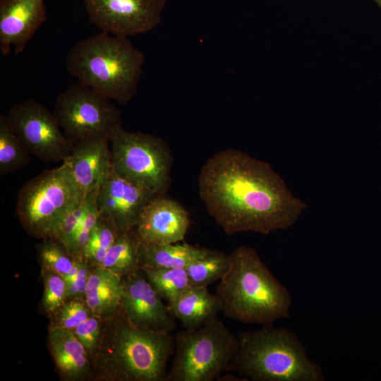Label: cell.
<instances>
[{
    "mask_svg": "<svg viewBox=\"0 0 381 381\" xmlns=\"http://www.w3.org/2000/svg\"><path fill=\"white\" fill-rule=\"evenodd\" d=\"M229 267V256L224 251L210 250L186 267L190 286L207 287L219 281Z\"/></svg>",
    "mask_w": 381,
    "mask_h": 381,
    "instance_id": "603a6c76",
    "label": "cell"
},
{
    "mask_svg": "<svg viewBox=\"0 0 381 381\" xmlns=\"http://www.w3.org/2000/svg\"><path fill=\"white\" fill-rule=\"evenodd\" d=\"M167 3V0H84L93 25L103 32L127 37L157 27Z\"/></svg>",
    "mask_w": 381,
    "mask_h": 381,
    "instance_id": "8fae6325",
    "label": "cell"
},
{
    "mask_svg": "<svg viewBox=\"0 0 381 381\" xmlns=\"http://www.w3.org/2000/svg\"><path fill=\"white\" fill-rule=\"evenodd\" d=\"M140 268L155 291L167 303L190 286L185 268Z\"/></svg>",
    "mask_w": 381,
    "mask_h": 381,
    "instance_id": "cb8c5ba5",
    "label": "cell"
},
{
    "mask_svg": "<svg viewBox=\"0 0 381 381\" xmlns=\"http://www.w3.org/2000/svg\"><path fill=\"white\" fill-rule=\"evenodd\" d=\"M175 346L166 381H213L230 371L238 346L236 336L218 317L174 334Z\"/></svg>",
    "mask_w": 381,
    "mask_h": 381,
    "instance_id": "8992f818",
    "label": "cell"
},
{
    "mask_svg": "<svg viewBox=\"0 0 381 381\" xmlns=\"http://www.w3.org/2000/svg\"><path fill=\"white\" fill-rule=\"evenodd\" d=\"M229 256V267L215 292L224 315L242 323L260 325L288 318L291 294L257 251L241 245Z\"/></svg>",
    "mask_w": 381,
    "mask_h": 381,
    "instance_id": "3957f363",
    "label": "cell"
},
{
    "mask_svg": "<svg viewBox=\"0 0 381 381\" xmlns=\"http://www.w3.org/2000/svg\"><path fill=\"white\" fill-rule=\"evenodd\" d=\"M96 197L97 193L86 195V211L76 229L75 234L69 248V252L74 258H81L83 250L100 217L99 212L97 205Z\"/></svg>",
    "mask_w": 381,
    "mask_h": 381,
    "instance_id": "f1b7e54d",
    "label": "cell"
},
{
    "mask_svg": "<svg viewBox=\"0 0 381 381\" xmlns=\"http://www.w3.org/2000/svg\"><path fill=\"white\" fill-rule=\"evenodd\" d=\"M156 196L119 176L113 169L97 193L100 217L112 221L119 231L134 229L145 207Z\"/></svg>",
    "mask_w": 381,
    "mask_h": 381,
    "instance_id": "4fadbf2b",
    "label": "cell"
},
{
    "mask_svg": "<svg viewBox=\"0 0 381 381\" xmlns=\"http://www.w3.org/2000/svg\"><path fill=\"white\" fill-rule=\"evenodd\" d=\"M112 169L124 179L164 195L171 184L173 156L160 137L122 127L109 138Z\"/></svg>",
    "mask_w": 381,
    "mask_h": 381,
    "instance_id": "ba28073f",
    "label": "cell"
},
{
    "mask_svg": "<svg viewBox=\"0 0 381 381\" xmlns=\"http://www.w3.org/2000/svg\"><path fill=\"white\" fill-rule=\"evenodd\" d=\"M103 323L102 319L92 315L72 330L85 348L91 362L101 338Z\"/></svg>",
    "mask_w": 381,
    "mask_h": 381,
    "instance_id": "4dcf8cb0",
    "label": "cell"
},
{
    "mask_svg": "<svg viewBox=\"0 0 381 381\" xmlns=\"http://www.w3.org/2000/svg\"><path fill=\"white\" fill-rule=\"evenodd\" d=\"M208 248L187 243L156 244L140 240L139 265L140 267L185 268L203 255Z\"/></svg>",
    "mask_w": 381,
    "mask_h": 381,
    "instance_id": "ffe728a7",
    "label": "cell"
},
{
    "mask_svg": "<svg viewBox=\"0 0 381 381\" xmlns=\"http://www.w3.org/2000/svg\"><path fill=\"white\" fill-rule=\"evenodd\" d=\"M145 62V54L127 37L102 31L75 43L66 66L78 81L124 104L137 92Z\"/></svg>",
    "mask_w": 381,
    "mask_h": 381,
    "instance_id": "277c9868",
    "label": "cell"
},
{
    "mask_svg": "<svg viewBox=\"0 0 381 381\" xmlns=\"http://www.w3.org/2000/svg\"><path fill=\"white\" fill-rule=\"evenodd\" d=\"M84 198L69 165L64 162L25 183L18 194L16 214L30 235L52 238L64 214Z\"/></svg>",
    "mask_w": 381,
    "mask_h": 381,
    "instance_id": "52a82bcc",
    "label": "cell"
},
{
    "mask_svg": "<svg viewBox=\"0 0 381 381\" xmlns=\"http://www.w3.org/2000/svg\"><path fill=\"white\" fill-rule=\"evenodd\" d=\"M30 153L15 133L8 115L0 113V174L22 169L30 162Z\"/></svg>",
    "mask_w": 381,
    "mask_h": 381,
    "instance_id": "7402d4cb",
    "label": "cell"
},
{
    "mask_svg": "<svg viewBox=\"0 0 381 381\" xmlns=\"http://www.w3.org/2000/svg\"><path fill=\"white\" fill-rule=\"evenodd\" d=\"M120 309L135 325L162 333H173L176 319L141 268L122 278Z\"/></svg>",
    "mask_w": 381,
    "mask_h": 381,
    "instance_id": "7c38bea8",
    "label": "cell"
},
{
    "mask_svg": "<svg viewBox=\"0 0 381 381\" xmlns=\"http://www.w3.org/2000/svg\"><path fill=\"white\" fill-rule=\"evenodd\" d=\"M44 291L42 308L51 318L67 301V285L63 277L42 270Z\"/></svg>",
    "mask_w": 381,
    "mask_h": 381,
    "instance_id": "4316f807",
    "label": "cell"
},
{
    "mask_svg": "<svg viewBox=\"0 0 381 381\" xmlns=\"http://www.w3.org/2000/svg\"><path fill=\"white\" fill-rule=\"evenodd\" d=\"M140 239L135 228L120 231L104 259L97 267L117 274L121 278L140 269L139 248Z\"/></svg>",
    "mask_w": 381,
    "mask_h": 381,
    "instance_id": "44dd1931",
    "label": "cell"
},
{
    "mask_svg": "<svg viewBox=\"0 0 381 381\" xmlns=\"http://www.w3.org/2000/svg\"><path fill=\"white\" fill-rule=\"evenodd\" d=\"M87 208L86 196L71 207L58 222L52 238L63 243L69 251V248Z\"/></svg>",
    "mask_w": 381,
    "mask_h": 381,
    "instance_id": "f546056e",
    "label": "cell"
},
{
    "mask_svg": "<svg viewBox=\"0 0 381 381\" xmlns=\"http://www.w3.org/2000/svg\"><path fill=\"white\" fill-rule=\"evenodd\" d=\"M119 231L112 221L100 217L83 250L81 258L92 267L98 266Z\"/></svg>",
    "mask_w": 381,
    "mask_h": 381,
    "instance_id": "d4e9b609",
    "label": "cell"
},
{
    "mask_svg": "<svg viewBox=\"0 0 381 381\" xmlns=\"http://www.w3.org/2000/svg\"><path fill=\"white\" fill-rule=\"evenodd\" d=\"M9 122L29 152L46 162H64L73 145L64 135L53 112L39 102L29 99L13 105Z\"/></svg>",
    "mask_w": 381,
    "mask_h": 381,
    "instance_id": "30bf717a",
    "label": "cell"
},
{
    "mask_svg": "<svg viewBox=\"0 0 381 381\" xmlns=\"http://www.w3.org/2000/svg\"><path fill=\"white\" fill-rule=\"evenodd\" d=\"M92 315L84 298L68 299L52 318L49 329L73 330Z\"/></svg>",
    "mask_w": 381,
    "mask_h": 381,
    "instance_id": "83f0119b",
    "label": "cell"
},
{
    "mask_svg": "<svg viewBox=\"0 0 381 381\" xmlns=\"http://www.w3.org/2000/svg\"><path fill=\"white\" fill-rule=\"evenodd\" d=\"M198 181L206 210L229 236L286 229L306 209L270 164L239 150H222L210 157Z\"/></svg>",
    "mask_w": 381,
    "mask_h": 381,
    "instance_id": "6da1fadb",
    "label": "cell"
},
{
    "mask_svg": "<svg viewBox=\"0 0 381 381\" xmlns=\"http://www.w3.org/2000/svg\"><path fill=\"white\" fill-rule=\"evenodd\" d=\"M217 380H224V381H246L244 378L240 376H235L232 374H222L220 375Z\"/></svg>",
    "mask_w": 381,
    "mask_h": 381,
    "instance_id": "d6a6232c",
    "label": "cell"
},
{
    "mask_svg": "<svg viewBox=\"0 0 381 381\" xmlns=\"http://www.w3.org/2000/svg\"><path fill=\"white\" fill-rule=\"evenodd\" d=\"M109 138L87 140L73 145L69 157L64 161L85 197L97 193L112 171Z\"/></svg>",
    "mask_w": 381,
    "mask_h": 381,
    "instance_id": "2e32d148",
    "label": "cell"
},
{
    "mask_svg": "<svg viewBox=\"0 0 381 381\" xmlns=\"http://www.w3.org/2000/svg\"><path fill=\"white\" fill-rule=\"evenodd\" d=\"M172 316L183 329H195L218 317L222 312L217 296L207 287L189 286L167 303Z\"/></svg>",
    "mask_w": 381,
    "mask_h": 381,
    "instance_id": "ac0fdd59",
    "label": "cell"
},
{
    "mask_svg": "<svg viewBox=\"0 0 381 381\" xmlns=\"http://www.w3.org/2000/svg\"><path fill=\"white\" fill-rule=\"evenodd\" d=\"M122 278L109 270L93 267L87 284L85 300L92 314L103 320L120 308Z\"/></svg>",
    "mask_w": 381,
    "mask_h": 381,
    "instance_id": "d6986e66",
    "label": "cell"
},
{
    "mask_svg": "<svg viewBox=\"0 0 381 381\" xmlns=\"http://www.w3.org/2000/svg\"><path fill=\"white\" fill-rule=\"evenodd\" d=\"M48 344L61 378L68 381L91 378V359L72 330L49 329Z\"/></svg>",
    "mask_w": 381,
    "mask_h": 381,
    "instance_id": "e0dca14e",
    "label": "cell"
},
{
    "mask_svg": "<svg viewBox=\"0 0 381 381\" xmlns=\"http://www.w3.org/2000/svg\"><path fill=\"white\" fill-rule=\"evenodd\" d=\"M174 346V334L136 325L119 308L104 320L101 338L92 358L91 379L166 381Z\"/></svg>",
    "mask_w": 381,
    "mask_h": 381,
    "instance_id": "7a4b0ae2",
    "label": "cell"
},
{
    "mask_svg": "<svg viewBox=\"0 0 381 381\" xmlns=\"http://www.w3.org/2000/svg\"><path fill=\"white\" fill-rule=\"evenodd\" d=\"M374 1L377 3V4L381 8V0H374Z\"/></svg>",
    "mask_w": 381,
    "mask_h": 381,
    "instance_id": "836d02e7",
    "label": "cell"
},
{
    "mask_svg": "<svg viewBox=\"0 0 381 381\" xmlns=\"http://www.w3.org/2000/svg\"><path fill=\"white\" fill-rule=\"evenodd\" d=\"M92 266L83 260L79 271L75 277L67 285V300L73 298H84L88 279Z\"/></svg>",
    "mask_w": 381,
    "mask_h": 381,
    "instance_id": "1f68e13d",
    "label": "cell"
},
{
    "mask_svg": "<svg viewBox=\"0 0 381 381\" xmlns=\"http://www.w3.org/2000/svg\"><path fill=\"white\" fill-rule=\"evenodd\" d=\"M230 371L246 380L323 381L321 365L309 358L298 335L284 327L262 325L237 335Z\"/></svg>",
    "mask_w": 381,
    "mask_h": 381,
    "instance_id": "5b68a950",
    "label": "cell"
},
{
    "mask_svg": "<svg viewBox=\"0 0 381 381\" xmlns=\"http://www.w3.org/2000/svg\"><path fill=\"white\" fill-rule=\"evenodd\" d=\"M37 250L42 270L64 277L74 265L75 258L63 243L53 238L42 239Z\"/></svg>",
    "mask_w": 381,
    "mask_h": 381,
    "instance_id": "484cf974",
    "label": "cell"
},
{
    "mask_svg": "<svg viewBox=\"0 0 381 381\" xmlns=\"http://www.w3.org/2000/svg\"><path fill=\"white\" fill-rule=\"evenodd\" d=\"M52 112L72 145L90 139L110 138L122 127L120 109L111 99L80 81L58 95Z\"/></svg>",
    "mask_w": 381,
    "mask_h": 381,
    "instance_id": "9c48e42d",
    "label": "cell"
},
{
    "mask_svg": "<svg viewBox=\"0 0 381 381\" xmlns=\"http://www.w3.org/2000/svg\"><path fill=\"white\" fill-rule=\"evenodd\" d=\"M190 224L187 211L176 200L159 195L142 211L135 230L144 242L156 244L183 241Z\"/></svg>",
    "mask_w": 381,
    "mask_h": 381,
    "instance_id": "9a60e30c",
    "label": "cell"
},
{
    "mask_svg": "<svg viewBox=\"0 0 381 381\" xmlns=\"http://www.w3.org/2000/svg\"><path fill=\"white\" fill-rule=\"evenodd\" d=\"M47 18L44 0H0V50L8 56L24 52Z\"/></svg>",
    "mask_w": 381,
    "mask_h": 381,
    "instance_id": "5bb4252c",
    "label": "cell"
}]
</instances>
